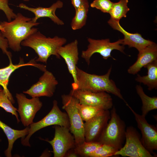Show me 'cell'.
<instances>
[{
    "mask_svg": "<svg viewBox=\"0 0 157 157\" xmlns=\"http://www.w3.org/2000/svg\"><path fill=\"white\" fill-rule=\"evenodd\" d=\"M53 104L52 109L46 116L40 121L33 122L29 126L28 135L24 138H21L22 145L30 147L29 141L31 136L35 132L47 126L58 125L69 128V120L67 113L60 109L56 100H54Z\"/></svg>",
    "mask_w": 157,
    "mask_h": 157,
    "instance_id": "6",
    "label": "cell"
},
{
    "mask_svg": "<svg viewBox=\"0 0 157 157\" xmlns=\"http://www.w3.org/2000/svg\"><path fill=\"white\" fill-rule=\"evenodd\" d=\"M54 137L51 140L43 139L49 142L53 148L54 157H64L69 150L76 146L75 139L69 128L58 125H54Z\"/></svg>",
    "mask_w": 157,
    "mask_h": 157,
    "instance_id": "9",
    "label": "cell"
},
{
    "mask_svg": "<svg viewBox=\"0 0 157 157\" xmlns=\"http://www.w3.org/2000/svg\"><path fill=\"white\" fill-rule=\"evenodd\" d=\"M39 24L38 22L34 23L32 18L18 13L13 21L0 22L3 30L1 31L7 39L9 47L13 51H19L21 50V42L38 31V29L33 26Z\"/></svg>",
    "mask_w": 157,
    "mask_h": 157,
    "instance_id": "1",
    "label": "cell"
},
{
    "mask_svg": "<svg viewBox=\"0 0 157 157\" xmlns=\"http://www.w3.org/2000/svg\"><path fill=\"white\" fill-rule=\"evenodd\" d=\"M89 6L88 3L75 10V16L71 24V28L73 30L80 29L85 25Z\"/></svg>",
    "mask_w": 157,
    "mask_h": 157,
    "instance_id": "22",
    "label": "cell"
},
{
    "mask_svg": "<svg viewBox=\"0 0 157 157\" xmlns=\"http://www.w3.org/2000/svg\"><path fill=\"white\" fill-rule=\"evenodd\" d=\"M72 4L76 10L82 6L88 3V0H70Z\"/></svg>",
    "mask_w": 157,
    "mask_h": 157,
    "instance_id": "31",
    "label": "cell"
},
{
    "mask_svg": "<svg viewBox=\"0 0 157 157\" xmlns=\"http://www.w3.org/2000/svg\"><path fill=\"white\" fill-rule=\"evenodd\" d=\"M69 94L76 98L80 104L109 110L113 106V99L106 92H94L80 90H72Z\"/></svg>",
    "mask_w": 157,
    "mask_h": 157,
    "instance_id": "10",
    "label": "cell"
},
{
    "mask_svg": "<svg viewBox=\"0 0 157 157\" xmlns=\"http://www.w3.org/2000/svg\"><path fill=\"white\" fill-rule=\"evenodd\" d=\"M135 88L137 93L142 101L141 115L145 117L150 111L157 109V97H151L147 96L144 92L140 85H137Z\"/></svg>",
    "mask_w": 157,
    "mask_h": 157,
    "instance_id": "21",
    "label": "cell"
},
{
    "mask_svg": "<svg viewBox=\"0 0 157 157\" xmlns=\"http://www.w3.org/2000/svg\"><path fill=\"white\" fill-rule=\"evenodd\" d=\"M66 39L64 38L56 36L53 38L47 37L37 31L23 41L21 45L33 49L37 54L38 58L36 62L47 63L49 57L53 55L58 59L60 56L57 53L59 48L66 42Z\"/></svg>",
    "mask_w": 157,
    "mask_h": 157,
    "instance_id": "3",
    "label": "cell"
},
{
    "mask_svg": "<svg viewBox=\"0 0 157 157\" xmlns=\"http://www.w3.org/2000/svg\"><path fill=\"white\" fill-rule=\"evenodd\" d=\"M12 104L5 91L3 89L0 90V107L3 108L6 112L15 115L18 123L20 121L17 113V109L13 106Z\"/></svg>",
    "mask_w": 157,
    "mask_h": 157,
    "instance_id": "26",
    "label": "cell"
},
{
    "mask_svg": "<svg viewBox=\"0 0 157 157\" xmlns=\"http://www.w3.org/2000/svg\"><path fill=\"white\" fill-rule=\"evenodd\" d=\"M129 108L134 115L138 127L142 134L141 140L144 147L151 154L153 151L157 150V129L154 125L148 123L145 117L137 113L129 106Z\"/></svg>",
    "mask_w": 157,
    "mask_h": 157,
    "instance_id": "12",
    "label": "cell"
},
{
    "mask_svg": "<svg viewBox=\"0 0 157 157\" xmlns=\"http://www.w3.org/2000/svg\"><path fill=\"white\" fill-rule=\"evenodd\" d=\"M110 117L109 110H105L84 123V135L87 142L97 141Z\"/></svg>",
    "mask_w": 157,
    "mask_h": 157,
    "instance_id": "15",
    "label": "cell"
},
{
    "mask_svg": "<svg viewBox=\"0 0 157 157\" xmlns=\"http://www.w3.org/2000/svg\"><path fill=\"white\" fill-rule=\"evenodd\" d=\"M2 89L1 88V86L0 85V91L2 90Z\"/></svg>",
    "mask_w": 157,
    "mask_h": 157,
    "instance_id": "34",
    "label": "cell"
},
{
    "mask_svg": "<svg viewBox=\"0 0 157 157\" xmlns=\"http://www.w3.org/2000/svg\"><path fill=\"white\" fill-rule=\"evenodd\" d=\"M18 107L17 111L20 120L24 126H29L33 123L37 113L42 106V103L39 97L28 99L22 93L16 95Z\"/></svg>",
    "mask_w": 157,
    "mask_h": 157,
    "instance_id": "11",
    "label": "cell"
},
{
    "mask_svg": "<svg viewBox=\"0 0 157 157\" xmlns=\"http://www.w3.org/2000/svg\"><path fill=\"white\" fill-rule=\"evenodd\" d=\"M119 21L110 18L108 23L114 29L119 31L124 35L122 45H127L129 48H135L139 52L153 42L145 39L139 33H131L127 32L121 26Z\"/></svg>",
    "mask_w": 157,
    "mask_h": 157,
    "instance_id": "16",
    "label": "cell"
},
{
    "mask_svg": "<svg viewBox=\"0 0 157 157\" xmlns=\"http://www.w3.org/2000/svg\"><path fill=\"white\" fill-rule=\"evenodd\" d=\"M62 108L66 112L69 118L70 132L74 136L76 145L85 141L84 123L77 108L78 100L69 94L61 95Z\"/></svg>",
    "mask_w": 157,
    "mask_h": 157,
    "instance_id": "5",
    "label": "cell"
},
{
    "mask_svg": "<svg viewBox=\"0 0 157 157\" xmlns=\"http://www.w3.org/2000/svg\"><path fill=\"white\" fill-rule=\"evenodd\" d=\"M58 82L53 74L46 70L38 81L24 93L32 97H51L55 92Z\"/></svg>",
    "mask_w": 157,
    "mask_h": 157,
    "instance_id": "13",
    "label": "cell"
},
{
    "mask_svg": "<svg viewBox=\"0 0 157 157\" xmlns=\"http://www.w3.org/2000/svg\"><path fill=\"white\" fill-rule=\"evenodd\" d=\"M0 31H3V28L1 26V25L0 24Z\"/></svg>",
    "mask_w": 157,
    "mask_h": 157,
    "instance_id": "33",
    "label": "cell"
},
{
    "mask_svg": "<svg viewBox=\"0 0 157 157\" xmlns=\"http://www.w3.org/2000/svg\"><path fill=\"white\" fill-rule=\"evenodd\" d=\"M77 106L81 118L85 122L89 120L105 110L99 107L81 104L79 102Z\"/></svg>",
    "mask_w": 157,
    "mask_h": 157,
    "instance_id": "24",
    "label": "cell"
},
{
    "mask_svg": "<svg viewBox=\"0 0 157 157\" xmlns=\"http://www.w3.org/2000/svg\"><path fill=\"white\" fill-rule=\"evenodd\" d=\"M14 71V67L10 65L0 69V85L3 88V89L8 96L11 94L8 88L9 78Z\"/></svg>",
    "mask_w": 157,
    "mask_h": 157,
    "instance_id": "27",
    "label": "cell"
},
{
    "mask_svg": "<svg viewBox=\"0 0 157 157\" xmlns=\"http://www.w3.org/2000/svg\"><path fill=\"white\" fill-rule=\"evenodd\" d=\"M78 44V40H75L60 47L57 51L58 54L64 60L68 71L73 77L74 82L72 84V90H75L77 85L76 67L79 60Z\"/></svg>",
    "mask_w": 157,
    "mask_h": 157,
    "instance_id": "14",
    "label": "cell"
},
{
    "mask_svg": "<svg viewBox=\"0 0 157 157\" xmlns=\"http://www.w3.org/2000/svg\"><path fill=\"white\" fill-rule=\"evenodd\" d=\"M0 128L6 134L8 141V147L4 151L5 155L6 157H11L14 143L18 139L24 138L28 135L29 126L22 130H15L0 120Z\"/></svg>",
    "mask_w": 157,
    "mask_h": 157,
    "instance_id": "19",
    "label": "cell"
},
{
    "mask_svg": "<svg viewBox=\"0 0 157 157\" xmlns=\"http://www.w3.org/2000/svg\"><path fill=\"white\" fill-rule=\"evenodd\" d=\"M126 142L123 147L117 151L114 156L123 157H153L142 144L140 135L132 126L127 127L125 133Z\"/></svg>",
    "mask_w": 157,
    "mask_h": 157,
    "instance_id": "8",
    "label": "cell"
},
{
    "mask_svg": "<svg viewBox=\"0 0 157 157\" xmlns=\"http://www.w3.org/2000/svg\"><path fill=\"white\" fill-rule=\"evenodd\" d=\"M101 144L97 141L87 142L85 141L81 144L76 145L74 149L78 156L90 157L91 154Z\"/></svg>",
    "mask_w": 157,
    "mask_h": 157,
    "instance_id": "25",
    "label": "cell"
},
{
    "mask_svg": "<svg viewBox=\"0 0 157 157\" xmlns=\"http://www.w3.org/2000/svg\"><path fill=\"white\" fill-rule=\"evenodd\" d=\"M88 41L89 44L86 50L82 51L81 57L85 60L88 65L90 64L91 56L96 53L100 54L105 60L111 57L114 60L116 59L111 55L113 50H117L125 53L124 51L125 47L124 46L121 45L122 44L123 39H119L115 42H111L109 39L95 40L88 38Z\"/></svg>",
    "mask_w": 157,
    "mask_h": 157,
    "instance_id": "7",
    "label": "cell"
},
{
    "mask_svg": "<svg viewBox=\"0 0 157 157\" xmlns=\"http://www.w3.org/2000/svg\"><path fill=\"white\" fill-rule=\"evenodd\" d=\"M63 6V3L60 0L57 1L48 8H31L23 3H20L18 6L20 8L28 10L34 14L35 17L32 18L34 23L37 22V20L40 18L47 17L50 18L54 23L60 25H64V23L56 15L55 12L57 9L61 8Z\"/></svg>",
    "mask_w": 157,
    "mask_h": 157,
    "instance_id": "17",
    "label": "cell"
},
{
    "mask_svg": "<svg viewBox=\"0 0 157 157\" xmlns=\"http://www.w3.org/2000/svg\"><path fill=\"white\" fill-rule=\"evenodd\" d=\"M23 0L25 1H29V0Z\"/></svg>",
    "mask_w": 157,
    "mask_h": 157,
    "instance_id": "35",
    "label": "cell"
},
{
    "mask_svg": "<svg viewBox=\"0 0 157 157\" xmlns=\"http://www.w3.org/2000/svg\"><path fill=\"white\" fill-rule=\"evenodd\" d=\"M157 60V45L153 42L139 52L136 62L128 69V72L135 75L142 68L149 63Z\"/></svg>",
    "mask_w": 157,
    "mask_h": 157,
    "instance_id": "18",
    "label": "cell"
},
{
    "mask_svg": "<svg viewBox=\"0 0 157 157\" xmlns=\"http://www.w3.org/2000/svg\"><path fill=\"white\" fill-rule=\"evenodd\" d=\"M110 117L97 141L110 145L118 150L122 147L125 139L126 124L113 106L110 112Z\"/></svg>",
    "mask_w": 157,
    "mask_h": 157,
    "instance_id": "4",
    "label": "cell"
},
{
    "mask_svg": "<svg viewBox=\"0 0 157 157\" xmlns=\"http://www.w3.org/2000/svg\"><path fill=\"white\" fill-rule=\"evenodd\" d=\"M147 70L146 76H141L137 74L135 78L136 81L146 85L148 90H151L157 89V60L153 61L144 67Z\"/></svg>",
    "mask_w": 157,
    "mask_h": 157,
    "instance_id": "20",
    "label": "cell"
},
{
    "mask_svg": "<svg viewBox=\"0 0 157 157\" xmlns=\"http://www.w3.org/2000/svg\"><path fill=\"white\" fill-rule=\"evenodd\" d=\"M113 3L110 0H94L90 6L92 8L99 10L104 13H109Z\"/></svg>",
    "mask_w": 157,
    "mask_h": 157,
    "instance_id": "29",
    "label": "cell"
},
{
    "mask_svg": "<svg viewBox=\"0 0 157 157\" xmlns=\"http://www.w3.org/2000/svg\"><path fill=\"white\" fill-rule=\"evenodd\" d=\"M78 156L74 149L73 151H70L69 150L66 154L65 157H77Z\"/></svg>",
    "mask_w": 157,
    "mask_h": 157,
    "instance_id": "32",
    "label": "cell"
},
{
    "mask_svg": "<svg viewBox=\"0 0 157 157\" xmlns=\"http://www.w3.org/2000/svg\"><path fill=\"white\" fill-rule=\"evenodd\" d=\"M1 141V139H0V142Z\"/></svg>",
    "mask_w": 157,
    "mask_h": 157,
    "instance_id": "36",
    "label": "cell"
},
{
    "mask_svg": "<svg viewBox=\"0 0 157 157\" xmlns=\"http://www.w3.org/2000/svg\"><path fill=\"white\" fill-rule=\"evenodd\" d=\"M128 2V0H120L118 2L114 3L109 13L110 18L119 21L122 17H126L127 13L130 10L127 6Z\"/></svg>",
    "mask_w": 157,
    "mask_h": 157,
    "instance_id": "23",
    "label": "cell"
},
{
    "mask_svg": "<svg viewBox=\"0 0 157 157\" xmlns=\"http://www.w3.org/2000/svg\"><path fill=\"white\" fill-rule=\"evenodd\" d=\"M112 69L111 66L106 74L99 75L88 73L77 67V82L75 90L110 93L117 97L126 104L120 90L117 87L115 82L110 78Z\"/></svg>",
    "mask_w": 157,
    "mask_h": 157,
    "instance_id": "2",
    "label": "cell"
},
{
    "mask_svg": "<svg viewBox=\"0 0 157 157\" xmlns=\"http://www.w3.org/2000/svg\"><path fill=\"white\" fill-rule=\"evenodd\" d=\"M118 150L109 145L101 144L90 155V157H108L114 156Z\"/></svg>",
    "mask_w": 157,
    "mask_h": 157,
    "instance_id": "28",
    "label": "cell"
},
{
    "mask_svg": "<svg viewBox=\"0 0 157 157\" xmlns=\"http://www.w3.org/2000/svg\"><path fill=\"white\" fill-rule=\"evenodd\" d=\"M9 47L7 39L3 36L1 32L0 31V49L3 53L8 57L9 60H12V55L10 52L8 50Z\"/></svg>",
    "mask_w": 157,
    "mask_h": 157,
    "instance_id": "30",
    "label": "cell"
}]
</instances>
